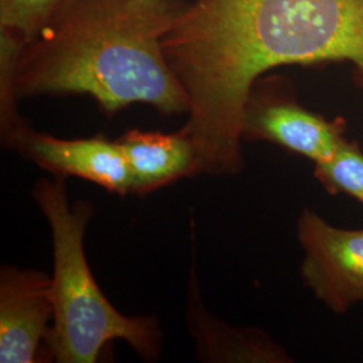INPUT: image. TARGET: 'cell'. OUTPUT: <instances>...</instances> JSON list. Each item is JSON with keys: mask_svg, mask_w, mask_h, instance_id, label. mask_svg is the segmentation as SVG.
<instances>
[{"mask_svg": "<svg viewBox=\"0 0 363 363\" xmlns=\"http://www.w3.org/2000/svg\"><path fill=\"white\" fill-rule=\"evenodd\" d=\"M73 0H0V28L27 42L35 38Z\"/></svg>", "mask_w": 363, "mask_h": 363, "instance_id": "obj_12", "label": "cell"}, {"mask_svg": "<svg viewBox=\"0 0 363 363\" xmlns=\"http://www.w3.org/2000/svg\"><path fill=\"white\" fill-rule=\"evenodd\" d=\"M54 319L52 276L3 267L0 273V362H40Z\"/></svg>", "mask_w": 363, "mask_h": 363, "instance_id": "obj_5", "label": "cell"}, {"mask_svg": "<svg viewBox=\"0 0 363 363\" xmlns=\"http://www.w3.org/2000/svg\"><path fill=\"white\" fill-rule=\"evenodd\" d=\"M296 234L304 284L327 310L347 313L363 300V229L339 228L304 208Z\"/></svg>", "mask_w": 363, "mask_h": 363, "instance_id": "obj_4", "label": "cell"}, {"mask_svg": "<svg viewBox=\"0 0 363 363\" xmlns=\"http://www.w3.org/2000/svg\"><path fill=\"white\" fill-rule=\"evenodd\" d=\"M26 40L16 33L0 28V125L1 139L13 148L30 127L18 112L19 100L15 89V73Z\"/></svg>", "mask_w": 363, "mask_h": 363, "instance_id": "obj_10", "label": "cell"}, {"mask_svg": "<svg viewBox=\"0 0 363 363\" xmlns=\"http://www.w3.org/2000/svg\"><path fill=\"white\" fill-rule=\"evenodd\" d=\"M242 136L276 144L315 164L328 160L347 140L342 121H330L284 96L255 91L245 109Z\"/></svg>", "mask_w": 363, "mask_h": 363, "instance_id": "obj_6", "label": "cell"}, {"mask_svg": "<svg viewBox=\"0 0 363 363\" xmlns=\"http://www.w3.org/2000/svg\"><path fill=\"white\" fill-rule=\"evenodd\" d=\"M315 177L327 191L349 195L363 206V152L346 140L323 163L315 164Z\"/></svg>", "mask_w": 363, "mask_h": 363, "instance_id": "obj_11", "label": "cell"}, {"mask_svg": "<svg viewBox=\"0 0 363 363\" xmlns=\"http://www.w3.org/2000/svg\"><path fill=\"white\" fill-rule=\"evenodd\" d=\"M117 142L130 166L133 194H150L199 174L198 152L184 128L174 133L130 130Z\"/></svg>", "mask_w": 363, "mask_h": 363, "instance_id": "obj_9", "label": "cell"}, {"mask_svg": "<svg viewBox=\"0 0 363 363\" xmlns=\"http://www.w3.org/2000/svg\"><path fill=\"white\" fill-rule=\"evenodd\" d=\"M163 48L189 100L183 128L199 174L235 175L244 167L247 101L264 73L345 61L363 82V0H196Z\"/></svg>", "mask_w": 363, "mask_h": 363, "instance_id": "obj_1", "label": "cell"}, {"mask_svg": "<svg viewBox=\"0 0 363 363\" xmlns=\"http://www.w3.org/2000/svg\"><path fill=\"white\" fill-rule=\"evenodd\" d=\"M187 323L198 359L211 363H291L295 359L265 331L233 327L205 308L194 271L187 298Z\"/></svg>", "mask_w": 363, "mask_h": 363, "instance_id": "obj_8", "label": "cell"}, {"mask_svg": "<svg viewBox=\"0 0 363 363\" xmlns=\"http://www.w3.org/2000/svg\"><path fill=\"white\" fill-rule=\"evenodd\" d=\"M186 6L177 0H73L27 42L15 73L18 97L88 94L106 113L151 105L189 112L163 38Z\"/></svg>", "mask_w": 363, "mask_h": 363, "instance_id": "obj_2", "label": "cell"}, {"mask_svg": "<svg viewBox=\"0 0 363 363\" xmlns=\"http://www.w3.org/2000/svg\"><path fill=\"white\" fill-rule=\"evenodd\" d=\"M13 148L55 177H77L115 194L133 193L130 166L117 140L61 139L28 128Z\"/></svg>", "mask_w": 363, "mask_h": 363, "instance_id": "obj_7", "label": "cell"}, {"mask_svg": "<svg viewBox=\"0 0 363 363\" xmlns=\"http://www.w3.org/2000/svg\"><path fill=\"white\" fill-rule=\"evenodd\" d=\"M33 195L52 234L54 319L46 342L52 358L60 363L97 362L105 346L120 339L145 361L157 359L162 331L155 316L117 311L91 273L84 249L91 205L70 203L62 177L40 179Z\"/></svg>", "mask_w": 363, "mask_h": 363, "instance_id": "obj_3", "label": "cell"}]
</instances>
